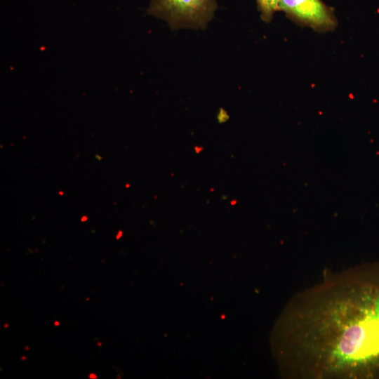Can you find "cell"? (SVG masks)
<instances>
[{
    "instance_id": "8",
    "label": "cell",
    "mask_w": 379,
    "mask_h": 379,
    "mask_svg": "<svg viewBox=\"0 0 379 379\" xmlns=\"http://www.w3.org/2000/svg\"><path fill=\"white\" fill-rule=\"evenodd\" d=\"M4 327H5V328L8 327V324H5V325H4Z\"/></svg>"
},
{
    "instance_id": "7",
    "label": "cell",
    "mask_w": 379,
    "mask_h": 379,
    "mask_svg": "<svg viewBox=\"0 0 379 379\" xmlns=\"http://www.w3.org/2000/svg\"><path fill=\"white\" fill-rule=\"evenodd\" d=\"M55 324L56 326H58V325L59 324V323L56 321V322H55Z\"/></svg>"
},
{
    "instance_id": "2",
    "label": "cell",
    "mask_w": 379,
    "mask_h": 379,
    "mask_svg": "<svg viewBox=\"0 0 379 379\" xmlns=\"http://www.w3.org/2000/svg\"><path fill=\"white\" fill-rule=\"evenodd\" d=\"M217 8L215 0H149L147 12L165 20L173 30L204 29Z\"/></svg>"
},
{
    "instance_id": "3",
    "label": "cell",
    "mask_w": 379,
    "mask_h": 379,
    "mask_svg": "<svg viewBox=\"0 0 379 379\" xmlns=\"http://www.w3.org/2000/svg\"><path fill=\"white\" fill-rule=\"evenodd\" d=\"M279 11L298 25L316 32L333 31L338 26L334 9L322 0H281Z\"/></svg>"
},
{
    "instance_id": "6",
    "label": "cell",
    "mask_w": 379,
    "mask_h": 379,
    "mask_svg": "<svg viewBox=\"0 0 379 379\" xmlns=\"http://www.w3.org/2000/svg\"><path fill=\"white\" fill-rule=\"evenodd\" d=\"M22 360H25V359H26V357H22Z\"/></svg>"
},
{
    "instance_id": "4",
    "label": "cell",
    "mask_w": 379,
    "mask_h": 379,
    "mask_svg": "<svg viewBox=\"0 0 379 379\" xmlns=\"http://www.w3.org/2000/svg\"><path fill=\"white\" fill-rule=\"evenodd\" d=\"M281 0H256L257 8L260 13V18L265 22H270L277 11H279Z\"/></svg>"
},
{
    "instance_id": "5",
    "label": "cell",
    "mask_w": 379,
    "mask_h": 379,
    "mask_svg": "<svg viewBox=\"0 0 379 379\" xmlns=\"http://www.w3.org/2000/svg\"><path fill=\"white\" fill-rule=\"evenodd\" d=\"M91 378H96L95 375L94 374H91L89 376Z\"/></svg>"
},
{
    "instance_id": "1",
    "label": "cell",
    "mask_w": 379,
    "mask_h": 379,
    "mask_svg": "<svg viewBox=\"0 0 379 379\" xmlns=\"http://www.w3.org/2000/svg\"><path fill=\"white\" fill-rule=\"evenodd\" d=\"M281 354L291 378L379 376V263L345 270L296 293Z\"/></svg>"
}]
</instances>
